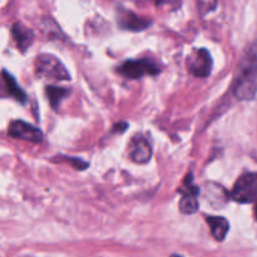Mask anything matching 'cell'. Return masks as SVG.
<instances>
[{"mask_svg": "<svg viewBox=\"0 0 257 257\" xmlns=\"http://www.w3.org/2000/svg\"><path fill=\"white\" fill-rule=\"evenodd\" d=\"M117 70L128 79H140L145 75H157L161 72L157 63L151 59L127 60Z\"/></svg>", "mask_w": 257, "mask_h": 257, "instance_id": "4", "label": "cell"}, {"mask_svg": "<svg viewBox=\"0 0 257 257\" xmlns=\"http://www.w3.org/2000/svg\"><path fill=\"white\" fill-rule=\"evenodd\" d=\"M208 226L211 228V233L215 237V240L223 241L227 236L228 230H230V223L225 217H220V216H208L206 218Z\"/></svg>", "mask_w": 257, "mask_h": 257, "instance_id": "10", "label": "cell"}, {"mask_svg": "<svg viewBox=\"0 0 257 257\" xmlns=\"http://www.w3.org/2000/svg\"><path fill=\"white\" fill-rule=\"evenodd\" d=\"M151 157H152V148H151L150 143L146 140L136 141L132 147V151H131V158L135 162L145 165V163L150 162Z\"/></svg>", "mask_w": 257, "mask_h": 257, "instance_id": "11", "label": "cell"}, {"mask_svg": "<svg viewBox=\"0 0 257 257\" xmlns=\"http://www.w3.org/2000/svg\"><path fill=\"white\" fill-rule=\"evenodd\" d=\"M3 77H4L5 84H7V89L9 92V94L14 98L15 100H18L19 103L24 104L27 102V94H25L24 90L19 87V84L17 83V80L14 79L12 74L7 72V70H3Z\"/></svg>", "mask_w": 257, "mask_h": 257, "instance_id": "12", "label": "cell"}, {"mask_svg": "<svg viewBox=\"0 0 257 257\" xmlns=\"http://www.w3.org/2000/svg\"><path fill=\"white\" fill-rule=\"evenodd\" d=\"M180 193L182 195L180 201V211L185 215H193L198 210V200L197 196L200 193V188L193 185L192 173L186 177L185 186L180 190Z\"/></svg>", "mask_w": 257, "mask_h": 257, "instance_id": "6", "label": "cell"}, {"mask_svg": "<svg viewBox=\"0 0 257 257\" xmlns=\"http://www.w3.org/2000/svg\"><path fill=\"white\" fill-rule=\"evenodd\" d=\"M65 160V162H69L75 170L83 171L88 167V163L85 161L80 160V158H73V157H63Z\"/></svg>", "mask_w": 257, "mask_h": 257, "instance_id": "15", "label": "cell"}, {"mask_svg": "<svg viewBox=\"0 0 257 257\" xmlns=\"http://www.w3.org/2000/svg\"><path fill=\"white\" fill-rule=\"evenodd\" d=\"M233 94L238 100H252L257 94V53L246 54L238 65L233 82Z\"/></svg>", "mask_w": 257, "mask_h": 257, "instance_id": "1", "label": "cell"}, {"mask_svg": "<svg viewBox=\"0 0 257 257\" xmlns=\"http://www.w3.org/2000/svg\"><path fill=\"white\" fill-rule=\"evenodd\" d=\"M255 217H256V220H257V202H256V207H255Z\"/></svg>", "mask_w": 257, "mask_h": 257, "instance_id": "17", "label": "cell"}, {"mask_svg": "<svg viewBox=\"0 0 257 257\" xmlns=\"http://www.w3.org/2000/svg\"><path fill=\"white\" fill-rule=\"evenodd\" d=\"M171 257H182V256H180V255H172Z\"/></svg>", "mask_w": 257, "mask_h": 257, "instance_id": "18", "label": "cell"}, {"mask_svg": "<svg viewBox=\"0 0 257 257\" xmlns=\"http://www.w3.org/2000/svg\"><path fill=\"white\" fill-rule=\"evenodd\" d=\"M158 7H165L170 10H175L180 8L181 0H157Z\"/></svg>", "mask_w": 257, "mask_h": 257, "instance_id": "16", "label": "cell"}, {"mask_svg": "<svg viewBox=\"0 0 257 257\" xmlns=\"http://www.w3.org/2000/svg\"><path fill=\"white\" fill-rule=\"evenodd\" d=\"M119 25L123 29L131 30V32H141L150 27L151 22L145 18L138 17L132 12H123L119 15Z\"/></svg>", "mask_w": 257, "mask_h": 257, "instance_id": "9", "label": "cell"}, {"mask_svg": "<svg viewBox=\"0 0 257 257\" xmlns=\"http://www.w3.org/2000/svg\"><path fill=\"white\" fill-rule=\"evenodd\" d=\"M231 197L238 203L257 202V173H245L236 181Z\"/></svg>", "mask_w": 257, "mask_h": 257, "instance_id": "3", "label": "cell"}, {"mask_svg": "<svg viewBox=\"0 0 257 257\" xmlns=\"http://www.w3.org/2000/svg\"><path fill=\"white\" fill-rule=\"evenodd\" d=\"M12 35L17 44L18 49L24 53L34 42V33L32 29L23 25L22 23H15L12 27Z\"/></svg>", "mask_w": 257, "mask_h": 257, "instance_id": "8", "label": "cell"}, {"mask_svg": "<svg viewBox=\"0 0 257 257\" xmlns=\"http://www.w3.org/2000/svg\"><path fill=\"white\" fill-rule=\"evenodd\" d=\"M35 69L40 78L52 80H69L70 75L67 68L57 57L52 54H42L35 60Z\"/></svg>", "mask_w": 257, "mask_h": 257, "instance_id": "2", "label": "cell"}, {"mask_svg": "<svg viewBox=\"0 0 257 257\" xmlns=\"http://www.w3.org/2000/svg\"><path fill=\"white\" fill-rule=\"evenodd\" d=\"M212 58L207 49H197L191 54L187 59V68L190 73L195 77L206 78L211 74L212 70Z\"/></svg>", "mask_w": 257, "mask_h": 257, "instance_id": "5", "label": "cell"}, {"mask_svg": "<svg viewBox=\"0 0 257 257\" xmlns=\"http://www.w3.org/2000/svg\"><path fill=\"white\" fill-rule=\"evenodd\" d=\"M10 137L18 138V140L28 141L33 143H40L43 141V133L39 128L24 122V120H13L9 124L8 130Z\"/></svg>", "mask_w": 257, "mask_h": 257, "instance_id": "7", "label": "cell"}, {"mask_svg": "<svg viewBox=\"0 0 257 257\" xmlns=\"http://www.w3.org/2000/svg\"><path fill=\"white\" fill-rule=\"evenodd\" d=\"M217 7V0H200L198 2V8L202 15H206L207 13L212 12Z\"/></svg>", "mask_w": 257, "mask_h": 257, "instance_id": "14", "label": "cell"}, {"mask_svg": "<svg viewBox=\"0 0 257 257\" xmlns=\"http://www.w3.org/2000/svg\"><path fill=\"white\" fill-rule=\"evenodd\" d=\"M45 94H47L53 109H58L60 103H62V100L64 99L65 97H68L69 90H68L67 88H60L57 87V85H48V87L45 88Z\"/></svg>", "mask_w": 257, "mask_h": 257, "instance_id": "13", "label": "cell"}]
</instances>
